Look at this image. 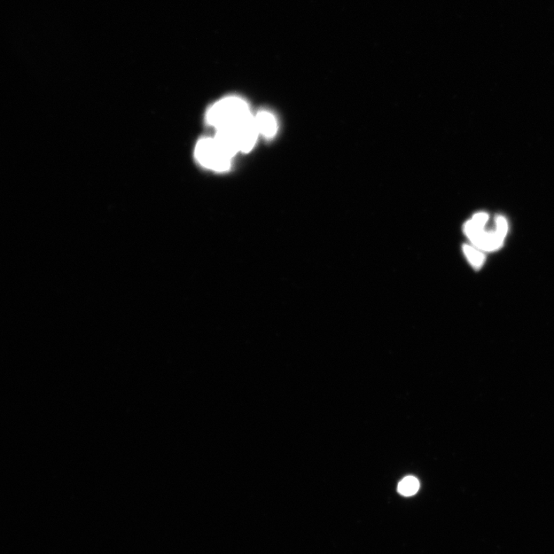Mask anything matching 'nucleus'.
Listing matches in <instances>:
<instances>
[{
    "instance_id": "obj_2",
    "label": "nucleus",
    "mask_w": 554,
    "mask_h": 554,
    "mask_svg": "<svg viewBox=\"0 0 554 554\" xmlns=\"http://www.w3.org/2000/svg\"><path fill=\"white\" fill-rule=\"evenodd\" d=\"M508 231V224L504 216H498L495 220V228L486 230L485 226H480L471 220L464 225V232L472 244L483 251L492 252L501 248Z\"/></svg>"
},
{
    "instance_id": "obj_1",
    "label": "nucleus",
    "mask_w": 554,
    "mask_h": 554,
    "mask_svg": "<svg viewBox=\"0 0 554 554\" xmlns=\"http://www.w3.org/2000/svg\"><path fill=\"white\" fill-rule=\"evenodd\" d=\"M253 114L247 101L237 97H229L218 101L209 109L207 120L216 130L230 126Z\"/></svg>"
},
{
    "instance_id": "obj_3",
    "label": "nucleus",
    "mask_w": 554,
    "mask_h": 554,
    "mask_svg": "<svg viewBox=\"0 0 554 554\" xmlns=\"http://www.w3.org/2000/svg\"><path fill=\"white\" fill-rule=\"evenodd\" d=\"M194 154L202 167L217 173L228 171L234 158L215 137L200 139Z\"/></svg>"
},
{
    "instance_id": "obj_6",
    "label": "nucleus",
    "mask_w": 554,
    "mask_h": 554,
    "mask_svg": "<svg viewBox=\"0 0 554 554\" xmlns=\"http://www.w3.org/2000/svg\"><path fill=\"white\" fill-rule=\"evenodd\" d=\"M420 488L419 480L413 477L403 479L398 485V492L406 497L415 495Z\"/></svg>"
},
{
    "instance_id": "obj_4",
    "label": "nucleus",
    "mask_w": 554,
    "mask_h": 554,
    "mask_svg": "<svg viewBox=\"0 0 554 554\" xmlns=\"http://www.w3.org/2000/svg\"><path fill=\"white\" fill-rule=\"evenodd\" d=\"M256 126L259 134L271 139L275 137L278 130L276 117L269 111H263L254 116Z\"/></svg>"
},
{
    "instance_id": "obj_5",
    "label": "nucleus",
    "mask_w": 554,
    "mask_h": 554,
    "mask_svg": "<svg viewBox=\"0 0 554 554\" xmlns=\"http://www.w3.org/2000/svg\"><path fill=\"white\" fill-rule=\"evenodd\" d=\"M463 249L466 258L470 261L472 266L476 269L481 268L485 262V254L479 249L472 247L470 245H464Z\"/></svg>"
}]
</instances>
